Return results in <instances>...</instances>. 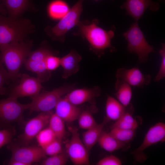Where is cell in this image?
<instances>
[{"label":"cell","mask_w":165,"mask_h":165,"mask_svg":"<svg viewBox=\"0 0 165 165\" xmlns=\"http://www.w3.org/2000/svg\"><path fill=\"white\" fill-rule=\"evenodd\" d=\"M139 125L138 124L131 123L119 119L111 126L110 128L111 129L117 128L126 130L136 129Z\"/></svg>","instance_id":"e575fe53"},{"label":"cell","mask_w":165,"mask_h":165,"mask_svg":"<svg viewBox=\"0 0 165 165\" xmlns=\"http://www.w3.org/2000/svg\"><path fill=\"white\" fill-rule=\"evenodd\" d=\"M36 137L39 146L42 148L48 145L56 138L54 133L49 127L42 129Z\"/></svg>","instance_id":"83f0119b"},{"label":"cell","mask_w":165,"mask_h":165,"mask_svg":"<svg viewBox=\"0 0 165 165\" xmlns=\"http://www.w3.org/2000/svg\"><path fill=\"white\" fill-rule=\"evenodd\" d=\"M98 23L96 20L90 23L79 21L77 25L81 35L88 41L95 52L100 56L108 49L115 51L111 43L115 33L112 30L107 31L99 27Z\"/></svg>","instance_id":"3957f363"},{"label":"cell","mask_w":165,"mask_h":165,"mask_svg":"<svg viewBox=\"0 0 165 165\" xmlns=\"http://www.w3.org/2000/svg\"><path fill=\"white\" fill-rule=\"evenodd\" d=\"M165 140V124L161 122L151 127L146 133L141 145L131 152L137 162L142 163L145 161L147 156L144 150L150 146Z\"/></svg>","instance_id":"30bf717a"},{"label":"cell","mask_w":165,"mask_h":165,"mask_svg":"<svg viewBox=\"0 0 165 165\" xmlns=\"http://www.w3.org/2000/svg\"><path fill=\"white\" fill-rule=\"evenodd\" d=\"M97 142L102 148L110 152L120 149L127 150L130 147L129 143H125L119 141L103 130Z\"/></svg>","instance_id":"ffe728a7"},{"label":"cell","mask_w":165,"mask_h":165,"mask_svg":"<svg viewBox=\"0 0 165 165\" xmlns=\"http://www.w3.org/2000/svg\"><path fill=\"white\" fill-rule=\"evenodd\" d=\"M107 122V120L105 118L101 123L97 124L83 133L82 141L89 152L97 142L103 130L104 127Z\"/></svg>","instance_id":"44dd1931"},{"label":"cell","mask_w":165,"mask_h":165,"mask_svg":"<svg viewBox=\"0 0 165 165\" xmlns=\"http://www.w3.org/2000/svg\"><path fill=\"white\" fill-rule=\"evenodd\" d=\"M55 113L64 122L71 123L78 119L81 109L69 101L64 97L58 101L55 107Z\"/></svg>","instance_id":"e0dca14e"},{"label":"cell","mask_w":165,"mask_h":165,"mask_svg":"<svg viewBox=\"0 0 165 165\" xmlns=\"http://www.w3.org/2000/svg\"><path fill=\"white\" fill-rule=\"evenodd\" d=\"M161 45L159 53L161 57V62L159 72L154 79L155 82H159L165 77V44L161 43Z\"/></svg>","instance_id":"d6a6232c"},{"label":"cell","mask_w":165,"mask_h":165,"mask_svg":"<svg viewBox=\"0 0 165 165\" xmlns=\"http://www.w3.org/2000/svg\"><path fill=\"white\" fill-rule=\"evenodd\" d=\"M68 158L66 151H63L58 154L45 158L40 164L42 165H64L68 161Z\"/></svg>","instance_id":"f1b7e54d"},{"label":"cell","mask_w":165,"mask_h":165,"mask_svg":"<svg viewBox=\"0 0 165 165\" xmlns=\"http://www.w3.org/2000/svg\"><path fill=\"white\" fill-rule=\"evenodd\" d=\"M115 89L116 92L115 95L119 102L125 107L131 103L132 91L130 86L123 80L117 79Z\"/></svg>","instance_id":"7402d4cb"},{"label":"cell","mask_w":165,"mask_h":165,"mask_svg":"<svg viewBox=\"0 0 165 165\" xmlns=\"http://www.w3.org/2000/svg\"><path fill=\"white\" fill-rule=\"evenodd\" d=\"M33 28V25L28 19L0 15V46L11 42L23 41Z\"/></svg>","instance_id":"7a4b0ae2"},{"label":"cell","mask_w":165,"mask_h":165,"mask_svg":"<svg viewBox=\"0 0 165 165\" xmlns=\"http://www.w3.org/2000/svg\"><path fill=\"white\" fill-rule=\"evenodd\" d=\"M17 99L9 97L0 100V128L9 127L15 122L25 123L23 113L28 109L29 104H21Z\"/></svg>","instance_id":"8992f818"},{"label":"cell","mask_w":165,"mask_h":165,"mask_svg":"<svg viewBox=\"0 0 165 165\" xmlns=\"http://www.w3.org/2000/svg\"><path fill=\"white\" fill-rule=\"evenodd\" d=\"M32 43L23 41L11 42L0 46V62L7 68L10 80L19 79L20 68L31 52Z\"/></svg>","instance_id":"6da1fadb"},{"label":"cell","mask_w":165,"mask_h":165,"mask_svg":"<svg viewBox=\"0 0 165 165\" xmlns=\"http://www.w3.org/2000/svg\"><path fill=\"white\" fill-rule=\"evenodd\" d=\"M7 11L3 4L0 1V13L3 15H6L7 13Z\"/></svg>","instance_id":"74e56055"},{"label":"cell","mask_w":165,"mask_h":165,"mask_svg":"<svg viewBox=\"0 0 165 165\" xmlns=\"http://www.w3.org/2000/svg\"><path fill=\"white\" fill-rule=\"evenodd\" d=\"M136 130V129L126 130L113 128L111 129L108 133L112 137L119 141L128 144L134 137Z\"/></svg>","instance_id":"4316f807"},{"label":"cell","mask_w":165,"mask_h":165,"mask_svg":"<svg viewBox=\"0 0 165 165\" xmlns=\"http://www.w3.org/2000/svg\"><path fill=\"white\" fill-rule=\"evenodd\" d=\"M68 128L72 136L65 147L69 158L74 165H89V152L80 139L78 129L72 126H69Z\"/></svg>","instance_id":"ba28073f"},{"label":"cell","mask_w":165,"mask_h":165,"mask_svg":"<svg viewBox=\"0 0 165 165\" xmlns=\"http://www.w3.org/2000/svg\"><path fill=\"white\" fill-rule=\"evenodd\" d=\"M61 140L56 138L48 145L42 148L45 154L51 156L61 152L63 151Z\"/></svg>","instance_id":"f546056e"},{"label":"cell","mask_w":165,"mask_h":165,"mask_svg":"<svg viewBox=\"0 0 165 165\" xmlns=\"http://www.w3.org/2000/svg\"><path fill=\"white\" fill-rule=\"evenodd\" d=\"M8 165H26L24 163L18 161L10 159Z\"/></svg>","instance_id":"8d00e7d4"},{"label":"cell","mask_w":165,"mask_h":165,"mask_svg":"<svg viewBox=\"0 0 165 165\" xmlns=\"http://www.w3.org/2000/svg\"><path fill=\"white\" fill-rule=\"evenodd\" d=\"M131 104L125 107L113 97L108 95L105 105L106 116L105 119L108 122L118 120L127 111Z\"/></svg>","instance_id":"d6986e66"},{"label":"cell","mask_w":165,"mask_h":165,"mask_svg":"<svg viewBox=\"0 0 165 165\" xmlns=\"http://www.w3.org/2000/svg\"><path fill=\"white\" fill-rule=\"evenodd\" d=\"M54 53L50 49L44 47H41L31 52L24 61V64L28 70L36 73L37 77L41 82L48 81L51 77V72L46 67L45 59L49 55Z\"/></svg>","instance_id":"52a82bcc"},{"label":"cell","mask_w":165,"mask_h":165,"mask_svg":"<svg viewBox=\"0 0 165 165\" xmlns=\"http://www.w3.org/2000/svg\"><path fill=\"white\" fill-rule=\"evenodd\" d=\"M79 0L61 18L59 22L51 29V35L56 38L64 36L69 30L77 25L82 11V2Z\"/></svg>","instance_id":"7c38bea8"},{"label":"cell","mask_w":165,"mask_h":165,"mask_svg":"<svg viewBox=\"0 0 165 165\" xmlns=\"http://www.w3.org/2000/svg\"><path fill=\"white\" fill-rule=\"evenodd\" d=\"M45 64L48 71H54L60 65V59L54 56L53 54L49 55L46 58Z\"/></svg>","instance_id":"836d02e7"},{"label":"cell","mask_w":165,"mask_h":165,"mask_svg":"<svg viewBox=\"0 0 165 165\" xmlns=\"http://www.w3.org/2000/svg\"><path fill=\"white\" fill-rule=\"evenodd\" d=\"M121 7L125 9L127 15L138 21L148 8L152 12H156L159 9L160 5L152 0H126Z\"/></svg>","instance_id":"2e32d148"},{"label":"cell","mask_w":165,"mask_h":165,"mask_svg":"<svg viewBox=\"0 0 165 165\" xmlns=\"http://www.w3.org/2000/svg\"><path fill=\"white\" fill-rule=\"evenodd\" d=\"M64 122L55 113L51 115L48 123L49 127L54 133L56 138L61 140L66 133Z\"/></svg>","instance_id":"d4e9b609"},{"label":"cell","mask_w":165,"mask_h":165,"mask_svg":"<svg viewBox=\"0 0 165 165\" xmlns=\"http://www.w3.org/2000/svg\"><path fill=\"white\" fill-rule=\"evenodd\" d=\"M75 85L65 84L50 91H44L31 97L29 103V114L34 112L52 110L62 96L74 89Z\"/></svg>","instance_id":"5b68a950"},{"label":"cell","mask_w":165,"mask_h":165,"mask_svg":"<svg viewBox=\"0 0 165 165\" xmlns=\"http://www.w3.org/2000/svg\"><path fill=\"white\" fill-rule=\"evenodd\" d=\"M117 79L123 80L130 86L142 88L151 82L152 77L149 74L145 75L137 67L130 69L119 68L116 73Z\"/></svg>","instance_id":"5bb4252c"},{"label":"cell","mask_w":165,"mask_h":165,"mask_svg":"<svg viewBox=\"0 0 165 165\" xmlns=\"http://www.w3.org/2000/svg\"><path fill=\"white\" fill-rule=\"evenodd\" d=\"M122 35L127 41V49L130 53H135L140 63H145L151 53H155L154 48L147 42L138 21L133 23L128 30Z\"/></svg>","instance_id":"277c9868"},{"label":"cell","mask_w":165,"mask_h":165,"mask_svg":"<svg viewBox=\"0 0 165 165\" xmlns=\"http://www.w3.org/2000/svg\"><path fill=\"white\" fill-rule=\"evenodd\" d=\"M95 0V1H98V0Z\"/></svg>","instance_id":"f35d334b"},{"label":"cell","mask_w":165,"mask_h":165,"mask_svg":"<svg viewBox=\"0 0 165 165\" xmlns=\"http://www.w3.org/2000/svg\"><path fill=\"white\" fill-rule=\"evenodd\" d=\"M95 106V105H92L90 110L87 108L82 111L78 119V125L80 128L88 130L97 124L91 111Z\"/></svg>","instance_id":"484cf974"},{"label":"cell","mask_w":165,"mask_h":165,"mask_svg":"<svg viewBox=\"0 0 165 165\" xmlns=\"http://www.w3.org/2000/svg\"><path fill=\"white\" fill-rule=\"evenodd\" d=\"M69 10L68 4L63 0H54L49 3L48 7L49 15L54 19L61 18Z\"/></svg>","instance_id":"cb8c5ba5"},{"label":"cell","mask_w":165,"mask_h":165,"mask_svg":"<svg viewBox=\"0 0 165 165\" xmlns=\"http://www.w3.org/2000/svg\"><path fill=\"white\" fill-rule=\"evenodd\" d=\"M101 88L97 86L89 88L73 89L64 97L73 105L78 106L89 102L92 105L96 103V98L101 94Z\"/></svg>","instance_id":"9a60e30c"},{"label":"cell","mask_w":165,"mask_h":165,"mask_svg":"<svg viewBox=\"0 0 165 165\" xmlns=\"http://www.w3.org/2000/svg\"><path fill=\"white\" fill-rule=\"evenodd\" d=\"M52 113V110L40 112L25 123L24 132L19 137V142L21 145H29L34 138L48 124Z\"/></svg>","instance_id":"8fae6325"},{"label":"cell","mask_w":165,"mask_h":165,"mask_svg":"<svg viewBox=\"0 0 165 165\" xmlns=\"http://www.w3.org/2000/svg\"><path fill=\"white\" fill-rule=\"evenodd\" d=\"M20 82L10 90L9 97L17 99L25 97H33L40 92L43 87L37 78L25 74H21Z\"/></svg>","instance_id":"4fadbf2b"},{"label":"cell","mask_w":165,"mask_h":165,"mask_svg":"<svg viewBox=\"0 0 165 165\" xmlns=\"http://www.w3.org/2000/svg\"><path fill=\"white\" fill-rule=\"evenodd\" d=\"M122 162L120 160L115 156L111 155L105 157L99 160L97 165H121Z\"/></svg>","instance_id":"d590c367"},{"label":"cell","mask_w":165,"mask_h":165,"mask_svg":"<svg viewBox=\"0 0 165 165\" xmlns=\"http://www.w3.org/2000/svg\"><path fill=\"white\" fill-rule=\"evenodd\" d=\"M7 147L11 152V160L19 161L26 165L41 162L46 158V155L39 146H20L11 142L7 144Z\"/></svg>","instance_id":"9c48e42d"},{"label":"cell","mask_w":165,"mask_h":165,"mask_svg":"<svg viewBox=\"0 0 165 165\" xmlns=\"http://www.w3.org/2000/svg\"><path fill=\"white\" fill-rule=\"evenodd\" d=\"M81 59V56L73 50L61 58L60 65L63 69L62 78L66 79L76 73L79 70V62Z\"/></svg>","instance_id":"ac0fdd59"},{"label":"cell","mask_w":165,"mask_h":165,"mask_svg":"<svg viewBox=\"0 0 165 165\" xmlns=\"http://www.w3.org/2000/svg\"><path fill=\"white\" fill-rule=\"evenodd\" d=\"M9 16L17 17L28 7L29 0H2Z\"/></svg>","instance_id":"603a6c76"},{"label":"cell","mask_w":165,"mask_h":165,"mask_svg":"<svg viewBox=\"0 0 165 165\" xmlns=\"http://www.w3.org/2000/svg\"><path fill=\"white\" fill-rule=\"evenodd\" d=\"M16 132L13 127H8L0 129V148L11 142Z\"/></svg>","instance_id":"4dcf8cb0"},{"label":"cell","mask_w":165,"mask_h":165,"mask_svg":"<svg viewBox=\"0 0 165 165\" xmlns=\"http://www.w3.org/2000/svg\"><path fill=\"white\" fill-rule=\"evenodd\" d=\"M10 80L9 74L0 62V95H4L8 93L7 89L4 87L5 84L9 82Z\"/></svg>","instance_id":"1f68e13d"}]
</instances>
